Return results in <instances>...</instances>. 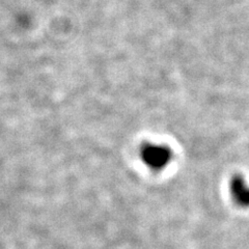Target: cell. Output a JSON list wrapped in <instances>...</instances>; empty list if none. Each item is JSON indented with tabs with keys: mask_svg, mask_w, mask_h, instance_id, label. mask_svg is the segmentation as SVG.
I'll use <instances>...</instances> for the list:
<instances>
[{
	"mask_svg": "<svg viewBox=\"0 0 249 249\" xmlns=\"http://www.w3.org/2000/svg\"><path fill=\"white\" fill-rule=\"evenodd\" d=\"M230 187L233 200L240 206L249 207V186L243 180V178H233Z\"/></svg>",
	"mask_w": 249,
	"mask_h": 249,
	"instance_id": "7a4b0ae2",
	"label": "cell"
},
{
	"mask_svg": "<svg viewBox=\"0 0 249 249\" xmlns=\"http://www.w3.org/2000/svg\"><path fill=\"white\" fill-rule=\"evenodd\" d=\"M142 158L154 169L165 167L171 159V152L166 146L145 144L142 150Z\"/></svg>",
	"mask_w": 249,
	"mask_h": 249,
	"instance_id": "6da1fadb",
	"label": "cell"
}]
</instances>
